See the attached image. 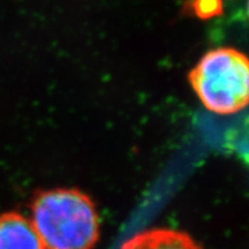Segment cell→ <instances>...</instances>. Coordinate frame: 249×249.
Returning <instances> with one entry per match:
<instances>
[{"label":"cell","mask_w":249,"mask_h":249,"mask_svg":"<svg viewBox=\"0 0 249 249\" xmlns=\"http://www.w3.org/2000/svg\"><path fill=\"white\" fill-rule=\"evenodd\" d=\"M0 249H46L29 219L18 213L0 217Z\"/></svg>","instance_id":"obj_3"},{"label":"cell","mask_w":249,"mask_h":249,"mask_svg":"<svg viewBox=\"0 0 249 249\" xmlns=\"http://www.w3.org/2000/svg\"><path fill=\"white\" fill-rule=\"evenodd\" d=\"M31 224L46 249H92L99 217L91 198L77 189H52L36 196Z\"/></svg>","instance_id":"obj_1"},{"label":"cell","mask_w":249,"mask_h":249,"mask_svg":"<svg viewBox=\"0 0 249 249\" xmlns=\"http://www.w3.org/2000/svg\"><path fill=\"white\" fill-rule=\"evenodd\" d=\"M121 249H202L187 233L155 229L133 235Z\"/></svg>","instance_id":"obj_4"},{"label":"cell","mask_w":249,"mask_h":249,"mask_svg":"<svg viewBox=\"0 0 249 249\" xmlns=\"http://www.w3.org/2000/svg\"><path fill=\"white\" fill-rule=\"evenodd\" d=\"M191 7L196 17L208 20L222 14L223 1L222 0H191Z\"/></svg>","instance_id":"obj_5"},{"label":"cell","mask_w":249,"mask_h":249,"mask_svg":"<svg viewBox=\"0 0 249 249\" xmlns=\"http://www.w3.org/2000/svg\"><path fill=\"white\" fill-rule=\"evenodd\" d=\"M193 89L208 110L219 114L241 111L248 103V60L234 49L203 55L189 75Z\"/></svg>","instance_id":"obj_2"}]
</instances>
